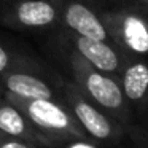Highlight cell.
I'll list each match as a JSON object with an SVG mask.
<instances>
[{
    "mask_svg": "<svg viewBox=\"0 0 148 148\" xmlns=\"http://www.w3.org/2000/svg\"><path fill=\"white\" fill-rule=\"evenodd\" d=\"M53 49L56 51L58 59L70 72L72 81L86 94L88 99H91L99 108H102L107 115H110L123 127L127 129L132 124L134 112L123 94L119 81L97 70L78 53H75L72 48H69L54 37H53Z\"/></svg>",
    "mask_w": 148,
    "mask_h": 148,
    "instance_id": "obj_1",
    "label": "cell"
},
{
    "mask_svg": "<svg viewBox=\"0 0 148 148\" xmlns=\"http://www.w3.org/2000/svg\"><path fill=\"white\" fill-rule=\"evenodd\" d=\"M3 99L13 103L29 118L34 127L43 135L45 147L54 148L59 142L69 138H86L89 135L83 131L70 110L54 99H24L5 91ZM91 138V137H89Z\"/></svg>",
    "mask_w": 148,
    "mask_h": 148,
    "instance_id": "obj_2",
    "label": "cell"
},
{
    "mask_svg": "<svg viewBox=\"0 0 148 148\" xmlns=\"http://www.w3.org/2000/svg\"><path fill=\"white\" fill-rule=\"evenodd\" d=\"M59 94L61 102L70 110L78 124L92 140L118 142L124 135L126 127H123L116 119H113L91 99H88L86 94L73 81L59 78Z\"/></svg>",
    "mask_w": 148,
    "mask_h": 148,
    "instance_id": "obj_3",
    "label": "cell"
},
{
    "mask_svg": "<svg viewBox=\"0 0 148 148\" xmlns=\"http://www.w3.org/2000/svg\"><path fill=\"white\" fill-rule=\"evenodd\" d=\"M110 42L126 58L148 56V14L129 7L102 8Z\"/></svg>",
    "mask_w": 148,
    "mask_h": 148,
    "instance_id": "obj_4",
    "label": "cell"
},
{
    "mask_svg": "<svg viewBox=\"0 0 148 148\" xmlns=\"http://www.w3.org/2000/svg\"><path fill=\"white\" fill-rule=\"evenodd\" d=\"M2 24L21 32L58 29L61 23L58 0H7Z\"/></svg>",
    "mask_w": 148,
    "mask_h": 148,
    "instance_id": "obj_5",
    "label": "cell"
},
{
    "mask_svg": "<svg viewBox=\"0 0 148 148\" xmlns=\"http://www.w3.org/2000/svg\"><path fill=\"white\" fill-rule=\"evenodd\" d=\"M54 38H58L59 42L72 48L75 53H78L81 58L86 59L97 70L103 72V73L116 78V80L119 78L126 56L113 43L78 35V34L61 29V27H58Z\"/></svg>",
    "mask_w": 148,
    "mask_h": 148,
    "instance_id": "obj_6",
    "label": "cell"
},
{
    "mask_svg": "<svg viewBox=\"0 0 148 148\" xmlns=\"http://www.w3.org/2000/svg\"><path fill=\"white\" fill-rule=\"evenodd\" d=\"M58 3L61 29L112 43L102 18V5L94 0H58Z\"/></svg>",
    "mask_w": 148,
    "mask_h": 148,
    "instance_id": "obj_7",
    "label": "cell"
},
{
    "mask_svg": "<svg viewBox=\"0 0 148 148\" xmlns=\"http://www.w3.org/2000/svg\"><path fill=\"white\" fill-rule=\"evenodd\" d=\"M40 70H10L0 75V84L5 91L24 99H54L61 100L59 94V78L49 81Z\"/></svg>",
    "mask_w": 148,
    "mask_h": 148,
    "instance_id": "obj_8",
    "label": "cell"
},
{
    "mask_svg": "<svg viewBox=\"0 0 148 148\" xmlns=\"http://www.w3.org/2000/svg\"><path fill=\"white\" fill-rule=\"evenodd\" d=\"M119 86L132 112L148 115V61L145 58H126L119 73Z\"/></svg>",
    "mask_w": 148,
    "mask_h": 148,
    "instance_id": "obj_9",
    "label": "cell"
},
{
    "mask_svg": "<svg viewBox=\"0 0 148 148\" xmlns=\"http://www.w3.org/2000/svg\"><path fill=\"white\" fill-rule=\"evenodd\" d=\"M0 131L11 137L45 147L43 135L34 127L29 118L19 108H16L13 103H10L5 99H2V102H0Z\"/></svg>",
    "mask_w": 148,
    "mask_h": 148,
    "instance_id": "obj_10",
    "label": "cell"
},
{
    "mask_svg": "<svg viewBox=\"0 0 148 148\" xmlns=\"http://www.w3.org/2000/svg\"><path fill=\"white\" fill-rule=\"evenodd\" d=\"M23 69H27V70H40L43 67L35 59L29 58L26 54L14 53L7 45L0 43V75L7 73L10 70H23Z\"/></svg>",
    "mask_w": 148,
    "mask_h": 148,
    "instance_id": "obj_11",
    "label": "cell"
},
{
    "mask_svg": "<svg viewBox=\"0 0 148 148\" xmlns=\"http://www.w3.org/2000/svg\"><path fill=\"white\" fill-rule=\"evenodd\" d=\"M0 148H38V145L11 137V135L0 131Z\"/></svg>",
    "mask_w": 148,
    "mask_h": 148,
    "instance_id": "obj_12",
    "label": "cell"
},
{
    "mask_svg": "<svg viewBox=\"0 0 148 148\" xmlns=\"http://www.w3.org/2000/svg\"><path fill=\"white\" fill-rule=\"evenodd\" d=\"M54 148H100L96 140L86 137V138H69V140L59 142L54 145Z\"/></svg>",
    "mask_w": 148,
    "mask_h": 148,
    "instance_id": "obj_13",
    "label": "cell"
},
{
    "mask_svg": "<svg viewBox=\"0 0 148 148\" xmlns=\"http://www.w3.org/2000/svg\"><path fill=\"white\" fill-rule=\"evenodd\" d=\"M127 129L132 132V135L135 138V143L138 145V148H148V115L145 116V126L134 127L131 124Z\"/></svg>",
    "mask_w": 148,
    "mask_h": 148,
    "instance_id": "obj_14",
    "label": "cell"
},
{
    "mask_svg": "<svg viewBox=\"0 0 148 148\" xmlns=\"http://www.w3.org/2000/svg\"><path fill=\"white\" fill-rule=\"evenodd\" d=\"M112 5H121V7H129L134 10L143 11L148 14V0H112Z\"/></svg>",
    "mask_w": 148,
    "mask_h": 148,
    "instance_id": "obj_15",
    "label": "cell"
},
{
    "mask_svg": "<svg viewBox=\"0 0 148 148\" xmlns=\"http://www.w3.org/2000/svg\"><path fill=\"white\" fill-rule=\"evenodd\" d=\"M94 2H97L99 5H102V2H103V0H94Z\"/></svg>",
    "mask_w": 148,
    "mask_h": 148,
    "instance_id": "obj_16",
    "label": "cell"
},
{
    "mask_svg": "<svg viewBox=\"0 0 148 148\" xmlns=\"http://www.w3.org/2000/svg\"><path fill=\"white\" fill-rule=\"evenodd\" d=\"M0 102H2V96H0Z\"/></svg>",
    "mask_w": 148,
    "mask_h": 148,
    "instance_id": "obj_17",
    "label": "cell"
}]
</instances>
